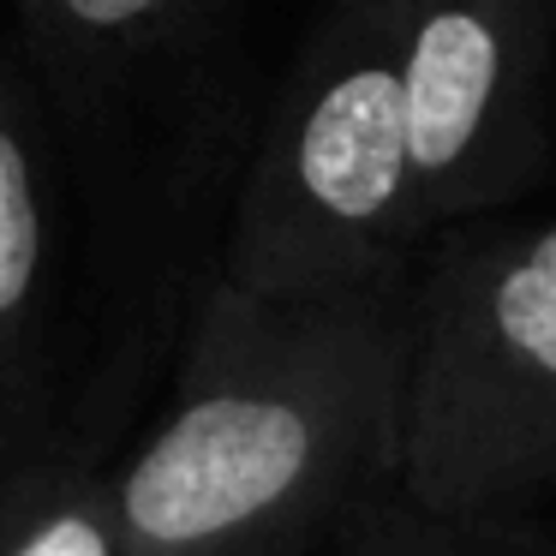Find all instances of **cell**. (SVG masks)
Masks as SVG:
<instances>
[{
	"label": "cell",
	"mask_w": 556,
	"mask_h": 556,
	"mask_svg": "<svg viewBox=\"0 0 556 556\" xmlns=\"http://www.w3.org/2000/svg\"><path fill=\"white\" fill-rule=\"evenodd\" d=\"M204 0H18L30 66L61 90H102L180 37Z\"/></svg>",
	"instance_id": "7"
},
{
	"label": "cell",
	"mask_w": 556,
	"mask_h": 556,
	"mask_svg": "<svg viewBox=\"0 0 556 556\" xmlns=\"http://www.w3.org/2000/svg\"><path fill=\"white\" fill-rule=\"evenodd\" d=\"M401 484L448 515L556 496V204L431 233L413 276Z\"/></svg>",
	"instance_id": "3"
},
{
	"label": "cell",
	"mask_w": 556,
	"mask_h": 556,
	"mask_svg": "<svg viewBox=\"0 0 556 556\" xmlns=\"http://www.w3.org/2000/svg\"><path fill=\"white\" fill-rule=\"evenodd\" d=\"M413 276L293 300L210 281L168 407L114 460L132 551L305 556L395 484Z\"/></svg>",
	"instance_id": "1"
},
{
	"label": "cell",
	"mask_w": 556,
	"mask_h": 556,
	"mask_svg": "<svg viewBox=\"0 0 556 556\" xmlns=\"http://www.w3.org/2000/svg\"><path fill=\"white\" fill-rule=\"evenodd\" d=\"M37 66L0 42V479L61 443L54 431V305L61 210Z\"/></svg>",
	"instance_id": "5"
},
{
	"label": "cell",
	"mask_w": 556,
	"mask_h": 556,
	"mask_svg": "<svg viewBox=\"0 0 556 556\" xmlns=\"http://www.w3.org/2000/svg\"><path fill=\"white\" fill-rule=\"evenodd\" d=\"M0 556H138L114 467L78 443H49L0 479Z\"/></svg>",
	"instance_id": "6"
},
{
	"label": "cell",
	"mask_w": 556,
	"mask_h": 556,
	"mask_svg": "<svg viewBox=\"0 0 556 556\" xmlns=\"http://www.w3.org/2000/svg\"><path fill=\"white\" fill-rule=\"evenodd\" d=\"M329 544L336 556H556L539 515H448L419 503L401 479L383 484Z\"/></svg>",
	"instance_id": "8"
},
{
	"label": "cell",
	"mask_w": 556,
	"mask_h": 556,
	"mask_svg": "<svg viewBox=\"0 0 556 556\" xmlns=\"http://www.w3.org/2000/svg\"><path fill=\"white\" fill-rule=\"evenodd\" d=\"M401 78L431 233L556 174V0H407Z\"/></svg>",
	"instance_id": "4"
},
{
	"label": "cell",
	"mask_w": 556,
	"mask_h": 556,
	"mask_svg": "<svg viewBox=\"0 0 556 556\" xmlns=\"http://www.w3.org/2000/svg\"><path fill=\"white\" fill-rule=\"evenodd\" d=\"M407 0H336L245 162L216 281L269 300L413 276L431 245L401 78Z\"/></svg>",
	"instance_id": "2"
}]
</instances>
